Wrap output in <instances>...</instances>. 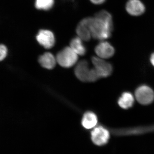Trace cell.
<instances>
[{
  "label": "cell",
  "instance_id": "11",
  "mask_svg": "<svg viewBox=\"0 0 154 154\" xmlns=\"http://www.w3.org/2000/svg\"><path fill=\"white\" fill-rule=\"evenodd\" d=\"M38 62L40 65L48 69H52L56 64V58L51 53L45 52L38 57Z\"/></svg>",
  "mask_w": 154,
  "mask_h": 154
},
{
  "label": "cell",
  "instance_id": "6",
  "mask_svg": "<svg viewBox=\"0 0 154 154\" xmlns=\"http://www.w3.org/2000/svg\"><path fill=\"white\" fill-rule=\"evenodd\" d=\"M36 39L38 43L46 49H50L55 45V36L50 30H40L36 35Z\"/></svg>",
  "mask_w": 154,
  "mask_h": 154
},
{
  "label": "cell",
  "instance_id": "8",
  "mask_svg": "<svg viewBox=\"0 0 154 154\" xmlns=\"http://www.w3.org/2000/svg\"><path fill=\"white\" fill-rule=\"evenodd\" d=\"M91 69L89 67L87 60L80 61L75 69V74L77 78L83 82H89L90 80Z\"/></svg>",
  "mask_w": 154,
  "mask_h": 154
},
{
  "label": "cell",
  "instance_id": "16",
  "mask_svg": "<svg viewBox=\"0 0 154 154\" xmlns=\"http://www.w3.org/2000/svg\"><path fill=\"white\" fill-rule=\"evenodd\" d=\"M54 4V0H36L35 6L36 9L43 11H49Z\"/></svg>",
  "mask_w": 154,
  "mask_h": 154
},
{
  "label": "cell",
  "instance_id": "15",
  "mask_svg": "<svg viewBox=\"0 0 154 154\" xmlns=\"http://www.w3.org/2000/svg\"><path fill=\"white\" fill-rule=\"evenodd\" d=\"M70 47L78 55L85 54L87 50L83 43V40L79 37H74L70 43Z\"/></svg>",
  "mask_w": 154,
  "mask_h": 154
},
{
  "label": "cell",
  "instance_id": "9",
  "mask_svg": "<svg viewBox=\"0 0 154 154\" xmlns=\"http://www.w3.org/2000/svg\"><path fill=\"white\" fill-rule=\"evenodd\" d=\"M149 132H154V125L147 127H137L130 128L117 129L118 136L134 135L144 134Z\"/></svg>",
  "mask_w": 154,
  "mask_h": 154
},
{
  "label": "cell",
  "instance_id": "3",
  "mask_svg": "<svg viewBox=\"0 0 154 154\" xmlns=\"http://www.w3.org/2000/svg\"><path fill=\"white\" fill-rule=\"evenodd\" d=\"M110 138V130L102 125L94 128L91 132V140L94 144L98 146L106 145Z\"/></svg>",
  "mask_w": 154,
  "mask_h": 154
},
{
  "label": "cell",
  "instance_id": "17",
  "mask_svg": "<svg viewBox=\"0 0 154 154\" xmlns=\"http://www.w3.org/2000/svg\"><path fill=\"white\" fill-rule=\"evenodd\" d=\"M8 54V49L4 45H0V61L5 58Z\"/></svg>",
  "mask_w": 154,
  "mask_h": 154
},
{
  "label": "cell",
  "instance_id": "19",
  "mask_svg": "<svg viewBox=\"0 0 154 154\" xmlns=\"http://www.w3.org/2000/svg\"><path fill=\"white\" fill-rule=\"evenodd\" d=\"M150 62L153 66H154V52L151 56Z\"/></svg>",
  "mask_w": 154,
  "mask_h": 154
},
{
  "label": "cell",
  "instance_id": "7",
  "mask_svg": "<svg viewBox=\"0 0 154 154\" xmlns=\"http://www.w3.org/2000/svg\"><path fill=\"white\" fill-rule=\"evenodd\" d=\"M95 51L97 57L105 60L112 57L115 50L108 42L102 41L95 47Z\"/></svg>",
  "mask_w": 154,
  "mask_h": 154
},
{
  "label": "cell",
  "instance_id": "10",
  "mask_svg": "<svg viewBox=\"0 0 154 154\" xmlns=\"http://www.w3.org/2000/svg\"><path fill=\"white\" fill-rule=\"evenodd\" d=\"M127 12L133 16H139L144 13L145 7L140 0H129L126 5Z\"/></svg>",
  "mask_w": 154,
  "mask_h": 154
},
{
  "label": "cell",
  "instance_id": "18",
  "mask_svg": "<svg viewBox=\"0 0 154 154\" xmlns=\"http://www.w3.org/2000/svg\"><path fill=\"white\" fill-rule=\"evenodd\" d=\"M106 0H90V1L96 5H101L103 4L105 2Z\"/></svg>",
  "mask_w": 154,
  "mask_h": 154
},
{
  "label": "cell",
  "instance_id": "4",
  "mask_svg": "<svg viewBox=\"0 0 154 154\" xmlns=\"http://www.w3.org/2000/svg\"><path fill=\"white\" fill-rule=\"evenodd\" d=\"M135 98L141 105H149L153 102L154 92L151 88L143 85L139 87L136 90Z\"/></svg>",
  "mask_w": 154,
  "mask_h": 154
},
{
  "label": "cell",
  "instance_id": "13",
  "mask_svg": "<svg viewBox=\"0 0 154 154\" xmlns=\"http://www.w3.org/2000/svg\"><path fill=\"white\" fill-rule=\"evenodd\" d=\"M133 95L130 92L122 93L118 99V104L119 107L124 109H128L132 107L134 103Z\"/></svg>",
  "mask_w": 154,
  "mask_h": 154
},
{
  "label": "cell",
  "instance_id": "12",
  "mask_svg": "<svg viewBox=\"0 0 154 154\" xmlns=\"http://www.w3.org/2000/svg\"><path fill=\"white\" fill-rule=\"evenodd\" d=\"M98 122L97 116L94 112L88 111L83 115L82 124L83 127L87 129L94 128Z\"/></svg>",
  "mask_w": 154,
  "mask_h": 154
},
{
  "label": "cell",
  "instance_id": "14",
  "mask_svg": "<svg viewBox=\"0 0 154 154\" xmlns=\"http://www.w3.org/2000/svg\"><path fill=\"white\" fill-rule=\"evenodd\" d=\"M76 31L78 37L83 41H89L92 37L91 31L88 26L82 21L77 26Z\"/></svg>",
  "mask_w": 154,
  "mask_h": 154
},
{
  "label": "cell",
  "instance_id": "2",
  "mask_svg": "<svg viewBox=\"0 0 154 154\" xmlns=\"http://www.w3.org/2000/svg\"><path fill=\"white\" fill-rule=\"evenodd\" d=\"M56 58L61 66L68 68L76 63L78 55L70 47H66L58 53Z\"/></svg>",
  "mask_w": 154,
  "mask_h": 154
},
{
  "label": "cell",
  "instance_id": "5",
  "mask_svg": "<svg viewBox=\"0 0 154 154\" xmlns=\"http://www.w3.org/2000/svg\"><path fill=\"white\" fill-rule=\"evenodd\" d=\"M92 63L100 79L109 76L113 72V67L109 63L98 57H93Z\"/></svg>",
  "mask_w": 154,
  "mask_h": 154
},
{
  "label": "cell",
  "instance_id": "1",
  "mask_svg": "<svg viewBox=\"0 0 154 154\" xmlns=\"http://www.w3.org/2000/svg\"><path fill=\"white\" fill-rule=\"evenodd\" d=\"M82 21L88 26L92 37L95 39L104 40L111 36L113 30V19L107 11H99L95 17H87Z\"/></svg>",
  "mask_w": 154,
  "mask_h": 154
}]
</instances>
